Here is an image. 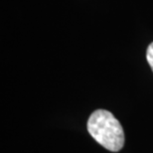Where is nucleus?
Here are the masks:
<instances>
[{"label":"nucleus","mask_w":153,"mask_h":153,"mask_svg":"<svg viewBox=\"0 0 153 153\" xmlns=\"http://www.w3.org/2000/svg\"><path fill=\"white\" fill-rule=\"evenodd\" d=\"M87 128L97 143L111 152H117L124 145V131L120 122L111 111L97 109L91 114Z\"/></svg>","instance_id":"1"},{"label":"nucleus","mask_w":153,"mask_h":153,"mask_svg":"<svg viewBox=\"0 0 153 153\" xmlns=\"http://www.w3.org/2000/svg\"><path fill=\"white\" fill-rule=\"evenodd\" d=\"M146 59H147V62H148L149 66H150V68L152 69V72H153V43H151L147 48V52H146Z\"/></svg>","instance_id":"2"}]
</instances>
